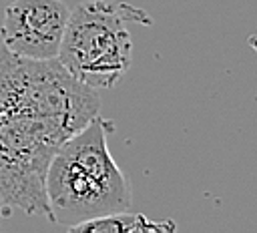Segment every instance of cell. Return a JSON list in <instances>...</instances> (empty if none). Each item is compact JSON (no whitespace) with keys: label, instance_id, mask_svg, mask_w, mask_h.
<instances>
[{"label":"cell","instance_id":"obj_1","mask_svg":"<svg viewBox=\"0 0 257 233\" xmlns=\"http://www.w3.org/2000/svg\"><path fill=\"white\" fill-rule=\"evenodd\" d=\"M96 88L58 58L34 60L0 42V197L8 213L44 215V179L54 151L98 114Z\"/></svg>","mask_w":257,"mask_h":233},{"label":"cell","instance_id":"obj_2","mask_svg":"<svg viewBox=\"0 0 257 233\" xmlns=\"http://www.w3.org/2000/svg\"><path fill=\"white\" fill-rule=\"evenodd\" d=\"M112 131V123L96 114L54 151L44 179L48 221L70 227L131 209V183L108 151Z\"/></svg>","mask_w":257,"mask_h":233},{"label":"cell","instance_id":"obj_3","mask_svg":"<svg viewBox=\"0 0 257 233\" xmlns=\"http://www.w3.org/2000/svg\"><path fill=\"white\" fill-rule=\"evenodd\" d=\"M128 22L153 24L145 8L112 2L84 0L66 20L58 62L90 88H112L133 64Z\"/></svg>","mask_w":257,"mask_h":233},{"label":"cell","instance_id":"obj_4","mask_svg":"<svg viewBox=\"0 0 257 233\" xmlns=\"http://www.w3.org/2000/svg\"><path fill=\"white\" fill-rule=\"evenodd\" d=\"M68 14L70 8L62 0H14L4 10L2 44L26 58H56Z\"/></svg>","mask_w":257,"mask_h":233},{"label":"cell","instance_id":"obj_5","mask_svg":"<svg viewBox=\"0 0 257 233\" xmlns=\"http://www.w3.org/2000/svg\"><path fill=\"white\" fill-rule=\"evenodd\" d=\"M66 229L70 233H171L177 229V223L171 219L153 221L147 215L124 209L74 223Z\"/></svg>","mask_w":257,"mask_h":233},{"label":"cell","instance_id":"obj_6","mask_svg":"<svg viewBox=\"0 0 257 233\" xmlns=\"http://www.w3.org/2000/svg\"><path fill=\"white\" fill-rule=\"evenodd\" d=\"M10 213H8V209L4 207V201H2V197H0V219H4V217H8Z\"/></svg>","mask_w":257,"mask_h":233}]
</instances>
